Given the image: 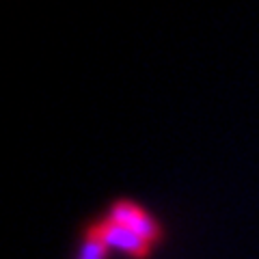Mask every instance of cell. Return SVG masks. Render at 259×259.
<instances>
[{"mask_svg":"<svg viewBox=\"0 0 259 259\" xmlns=\"http://www.w3.org/2000/svg\"><path fill=\"white\" fill-rule=\"evenodd\" d=\"M104 214L110 216L112 221L127 225L130 229L139 231L141 236H145L156 246H160L162 238H164V229H162V223L158 221V216L153 214L151 209L141 205L139 201L115 199L106 209H104Z\"/></svg>","mask_w":259,"mask_h":259,"instance_id":"cell-1","label":"cell"},{"mask_svg":"<svg viewBox=\"0 0 259 259\" xmlns=\"http://www.w3.org/2000/svg\"><path fill=\"white\" fill-rule=\"evenodd\" d=\"M108 255H110V250L95 236H91V233H87L82 229V233H80V244L76 250V259H108Z\"/></svg>","mask_w":259,"mask_h":259,"instance_id":"cell-2","label":"cell"}]
</instances>
